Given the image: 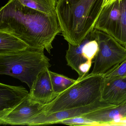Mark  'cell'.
Returning <instances> with one entry per match:
<instances>
[{
    "label": "cell",
    "mask_w": 126,
    "mask_h": 126,
    "mask_svg": "<svg viewBox=\"0 0 126 126\" xmlns=\"http://www.w3.org/2000/svg\"><path fill=\"white\" fill-rule=\"evenodd\" d=\"M0 32L50 54L52 43L61 30L56 14L47 15L22 5L18 0H9L0 9Z\"/></svg>",
    "instance_id": "cell-1"
},
{
    "label": "cell",
    "mask_w": 126,
    "mask_h": 126,
    "mask_svg": "<svg viewBox=\"0 0 126 126\" xmlns=\"http://www.w3.org/2000/svg\"><path fill=\"white\" fill-rule=\"evenodd\" d=\"M103 0H58L56 14L61 32L68 43L79 45L94 29Z\"/></svg>",
    "instance_id": "cell-2"
},
{
    "label": "cell",
    "mask_w": 126,
    "mask_h": 126,
    "mask_svg": "<svg viewBox=\"0 0 126 126\" xmlns=\"http://www.w3.org/2000/svg\"><path fill=\"white\" fill-rule=\"evenodd\" d=\"M104 80V74L91 73L77 79L72 86L44 106L40 113L47 115L101 101Z\"/></svg>",
    "instance_id": "cell-3"
},
{
    "label": "cell",
    "mask_w": 126,
    "mask_h": 126,
    "mask_svg": "<svg viewBox=\"0 0 126 126\" xmlns=\"http://www.w3.org/2000/svg\"><path fill=\"white\" fill-rule=\"evenodd\" d=\"M44 50L29 47L16 53L0 55V74L17 79L31 89L39 74L51 66Z\"/></svg>",
    "instance_id": "cell-4"
},
{
    "label": "cell",
    "mask_w": 126,
    "mask_h": 126,
    "mask_svg": "<svg viewBox=\"0 0 126 126\" xmlns=\"http://www.w3.org/2000/svg\"><path fill=\"white\" fill-rule=\"evenodd\" d=\"M98 50L94 58V66L91 73L104 74L126 60V48L115 38L96 29Z\"/></svg>",
    "instance_id": "cell-5"
},
{
    "label": "cell",
    "mask_w": 126,
    "mask_h": 126,
    "mask_svg": "<svg viewBox=\"0 0 126 126\" xmlns=\"http://www.w3.org/2000/svg\"><path fill=\"white\" fill-rule=\"evenodd\" d=\"M98 48L96 30L94 29L79 45H73L68 43V48L65 56L67 65L78 73L80 65L87 61L92 62L97 54Z\"/></svg>",
    "instance_id": "cell-6"
},
{
    "label": "cell",
    "mask_w": 126,
    "mask_h": 126,
    "mask_svg": "<svg viewBox=\"0 0 126 126\" xmlns=\"http://www.w3.org/2000/svg\"><path fill=\"white\" fill-rule=\"evenodd\" d=\"M115 106L116 105L101 100L87 106L67 109L47 115L39 113L31 119L28 126L58 124L63 120L81 116L96 110Z\"/></svg>",
    "instance_id": "cell-7"
},
{
    "label": "cell",
    "mask_w": 126,
    "mask_h": 126,
    "mask_svg": "<svg viewBox=\"0 0 126 126\" xmlns=\"http://www.w3.org/2000/svg\"><path fill=\"white\" fill-rule=\"evenodd\" d=\"M43 108L40 104L31 100L28 96L14 109L0 117V124L28 126L31 119L41 112Z\"/></svg>",
    "instance_id": "cell-8"
},
{
    "label": "cell",
    "mask_w": 126,
    "mask_h": 126,
    "mask_svg": "<svg viewBox=\"0 0 126 126\" xmlns=\"http://www.w3.org/2000/svg\"><path fill=\"white\" fill-rule=\"evenodd\" d=\"M121 15V0L102 8L94 29L116 39L119 29Z\"/></svg>",
    "instance_id": "cell-9"
},
{
    "label": "cell",
    "mask_w": 126,
    "mask_h": 126,
    "mask_svg": "<svg viewBox=\"0 0 126 126\" xmlns=\"http://www.w3.org/2000/svg\"><path fill=\"white\" fill-rule=\"evenodd\" d=\"M57 96L54 93L49 68H46L39 74L30 89L29 97L43 107L49 104Z\"/></svg>",
    "instance_id": "cell-10"
},
{
    "label": "cell",
    "mask_w": 126,
    "mask_h": 126,
    "mask_svg": "<svg viewBox=\"0 0 126 126\" xmlns=\"http://www.w3.org/2000/svg\"><path fill=\"white\" fill-rule=\"evenodd\" d=\"M29 93L23 86L0 83V117L19 104Z\"/></svg>",
    "instance_id": "cell-11"
},
{
    "label": "cell",
    "mask_w": 126,
    "mask_h": 126,
    "mask_svg": "<svg viewBox=\"0 0 126 126\" xmlns=\"http://www.w3.org/2000/svg\"><path fill=\"white\" fill-rule=\"evenodd\" d=\"M101 100L116 106L126 101V77L104 79Z\"/></svg>",
    "instance_id": "cell-12"
},
{
    "label": "cell",
    "mask_w": 126,
    "mask_h": 126,
    "mask_svg": "<svg viewBox=\"0 0 126 126\" xmlns=\"http://www.w3.org/2000/svg\"><path fill=\"white\" fill-rule=\"evenodd\" d=\"M82 116L99 124V126H106L108 123L126 117V102L119 105L96 110Z\"/></svg>",
    "instance_id": "cell-13"
},
{
    "label": "cell",
    "mask_w": 126,
    "mask_h": 126,
    "mask_svg": "<svg viewBox=\"0 0 126 126\" xmlns=\"http://www.w3.org/2000/svg\"><path fill=\"white\" fill-rule=\"evenodd\" d=\"M29 47L25 42L15 36L0 32V55L16 53Z\"/></svg>",
    "instance_id": "cell-14"
},
{
    "label": "cell",
    "mask_w": 126,
    "mask_h": 126,
    "mask_svg": "<svg viewBox=\"0 0 126 126\" xmlns=\"http://www.w3.org/2000/svg\"><path fill=\"white\" fill-rule=\"evenodd\" d=\"M23 5L47 15H55L57 0H18Z\"/></svg>",
    "instance_id": "cell-15"
},
{
    "label": "cell",
    "mask_w": 126,
    "mask_h": 126,
    "mask_svg": "<svg viewBox=\"0 0 126 126\" xmlns=\"http://www.w3.org/2000/svg\"><path fill=\"white\" fill-rule=\"evenodd\" d=\"M50 76L54 93L57 96L72 86L76 80L50 70Z\"/></svg>",
    "instance_id": "cell-16"
},
{
    "label": "cell",
    "mask_w": 126,
    "mask_h": 126,
    "mask_svg": "<svg viewBox=\"0 0 126 126\" xmlns=\"http://www.w3.org/2000/svg\"><path fill=\"white\" fill-rule=\"evenodd\" d=\"M116 40L126 48V0H121L120 24Z\"/></svg>",
    "instance_id": "cell-17"
},
{
    "label": "cell",
    "mask_w": 126,
    "mask_h": 126,
    "mask_svg": "<svg viewBox=\"0 0 126 126\" xmlns=\"http://www.w3.org/2000/svg\"><path fill=\"white\" fill-rule=\"evenodd\" d=\"M58 124L72 126H99L98 123L88 119L82 115L63 120Z\"/></svg>",
    "instance_id": "cell-18"
},
{
    "label": "cell",
    "mask_w": 126,
    "mask_h": 126,
    "mask_svg": "<svg viewBox=\"0 0 126 126\" xmlns=\"http://www.w3.org/2000/svg\"><path fill=\"white\" fill-rule=\"evenodd\" d=\"M105 79L126 77V60L104 74Z\"/></svg>",
    "instance_id": "cell-19"
},
{
    "label": "cell",
    "mask_w": 126,
    "mask_h": 126,
    "mask_svg": "<svg viewBox=\"0 0 126 126\" xmlns=\"http://www.w3.org/2000/svg\"><path fill=\"white\" fill-rule=\"evenodd\" d=\"M106 126H126V117L112 121Z\"/></svg>",
    "instance_id": "cell-20"
},
{
    "label": "cell",
    "mask_w": 126,
    "mask_h": 126,
    "mask_svg": "<svg viewBox=\"0 0 126 126\" xmlns=\"http://www.w3.org/2000/svg\"><path fill=\"white\" fill-rule=\"evenodd\" d=\"M116 0H103L102 7L104 8L107 6L113 3Z\"/></svg>",
    "instance_id": "cell-21"
},
{
    "label": "cell",
    "mask_w": 126,
    "mask_h": 126,
    "mask_svg": "<svg viewBox=\"0 0 126 126\" xmlns=\"http://www.w3.org/2000/svg\"><path fill=\"white\" fill-rule=\"evenodd\" d=\"M125 102H126V101H125Z\"/></svg>",
    "instance_id": "cell-22"
}]
</instances>
